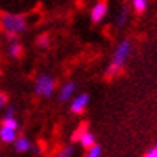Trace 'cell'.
Returning a JSON list of instances; mask_svg holds the SVG:
<instances>
[{
    "label": "cell",
    "instance_id": "cell-1",
    "mask_svg": "<svg viewBox=\"0 0 157 157\" xmlns=\"http://www.w3.org/2000/svg\"><path fill=\"white\" fill-rule=\"evenodd\" d=\"M0 26L6 32L11 42H18V35L26 32L27 21L23 15H15V13H2L0 15Z\"/></svg>",
    "mask_w": 157,
    "mask_h": 157
},
{
    "label": "cell",
    "instance_id": "cell-2",
    "mask_svg": "<svg viewBox=\"0 0 157 157\" xmlns=\"http://www.w3.org/2000/svg\"><path fill=\"white\" fill-rule=\"evenodd\" d=\"M132 50H133V45H132V42L128 40V39H124L122 42H119V45L116 47V50H114V53H112L111 64H109V67H108L106 75L112 77V75L119 74L120 71H122V67L125 66V63L128 59V56H130Z\"/></svg>",
    "mask_w": 157,
    "mask_h": 157
},
{
    "label": "cell",
    "instance_id": "cell-3",
    "mask_svg": "<svg viewBox=\"0 0 157 157\" xmlns=\"http://www.w3.org/2000/svg\"><path fill=\"white\" fill-rule=\"evenodd\" d=\"M56 90V80L53 75L50 74H40L37 78H35L34 83V91L35 95L40 98H52L53 93Z\"/></svg>",
    "mask_w": 157,
    "mask_h": 157
},
{
    "label": "cell",
    "instance_id": "cell-4",
    "mask_svg": "<svg viewBox=\"0 0 157 157\" xmlns=\"http://www.w3.org/2000/svg\"><path fill=\"white\" fill-rule=\"evenodd\" d=\"M108 13H109V5L106 0H98V2L91 6V10H90V19H91V23H101V21L108 16Z\"/></svg>",
    "mask_w": 157,
    "mask_h": 157
},
{
    "label": "cell",
    "instance_id": "cell-5",
    "mask_svg": "<svg viewBox=\"0 0 157 157\" xmlns=\"http://www.w3.org/2000/svg\"><path fill=\"white\" fill-rule=\"evenodd\" d=\"M90 103V95L88 93H80L72 98V101H71V112L72 114H82L85 109H87V106Z\"/></svg>",
    "mask_w": 157,
    "mask_h": 157
},
{
    "label": "cell",
    "instance_id": "cell-6",
    "mask_svg": "<svg viewBox=\"0 0 157 157\" xmlns=\"http://www.w3.org/2000/svg\"><path fill=\"white\" fill-rule=\"evenodd\" d=\"M74 91H75V82L72 80H67L66 83H63V87L58 91V99L61 103H67L71 98L74 96Z\"/></svg>",
    "mask_w": 157,
    "mask_h": 157
},
{
    "label": "cell",
    "instance_id": "cell-7",
    "mask_svg": "<svg viewBox=\"0 0 157 157\" xmlns=\"http://www.w3.org/2000/svg\"><path fill=\"white\" fill-rule=\"evenodd\" d=\"M77 140H78V143H80V146L82 147H85V149H90L91 146H95L96 144V138H95V135L91 133V132H88V130H78V133H77V136H75Z\"/></svg>",
    "mask_w": 157,
    "mask_h": 157
},
{
    "label": "cell",
    "instance_id": "cell-8",
    "mask_svg": "<svg viewBox=\"0 0 157 157\" xmlns=\"http://www.w3.org/2000/svg\"><path fill=\"white\" fill-rule=\"evenodd\" d=\"M13 144H15V151L19 152V154H24V152L32 151V143H31V140L27 138V136H18Z\"/></svg>",
    "mask_w": 157,
    "mask_h": 157
},
{
    "label": "cell",
    "instance_id": "cell-9",
    "mask_svg": "<svg viewBox=\"0 0 157 157\" xmlns=\"http://www.w3.org/2000/svg\"><path fill=\"white\" fill-rule=\"evenodd\" d=\"M16 138H18L16 130H10V128L0 127V140H2V143H5V144H10V143H15Z\"/></svg>",
    "mask_w": 157,
    "mask_h": 157
},
{
    "label": "cell",
    "instance_id": "cell-10",
    "mask_svg": "<svg viewBox=\"0 0 157 157\" xmlns=\"http://www.w3.org/2000/svg\"><path fill=\"white\" fill-rule=\"evenodd\" d=\"M128 18H130V10H128L127 5H124L122 10H120V13H119V16H117V19H116V26L117 27L125 26L128 23Z\"/></svg>",
    "mask_w": 157,
    "mask_h": 157
},
{
    "label": "cell",
    "instance_id": "cell-11",
    "mask_svg": "<svg viewBox=\"0 0 157 157\" xmlns=\"http://www.w3.org/2000/svg\"><path fill=\"white\" fill-rule=\"evenodd\" d=\"M8 55L13 59L21 58V55H23V45H21L19 42H11L10 47H8Z\"/></svg>",
    "mask_w": 157,
    "mask_h": 157
},
{
    "label": "cell",
    "instance_id": "cell-12",
    "mask_svg": "<svg viewBox=\"0 0 157 157\" xmlns=\"http://www.w3.org/2000/svg\"><path fill=\"white\" fill-rule=\"evenodd\" d=\"M2 127L10 128V130H16V132H18L19 122H18V119H16V117H3V119H2Z\"/></svg>",
    "mask_w": 157,
    "mask_h": 157
},
{
    "label": "cell",
    "instance_id": "cell-13",
    "mask_svg": "<svg viewBox=\"0 0 157 157\" xmlns=\"http://www.w3.org/2000/svg\"><path fill=\"white\" fill-rule=\"evenodd\" d=\"M132 6H133L135 13L143 15L147 10V0H132Z\"/></svg>",
    "mask_w": 157,
    "mask_h": 157
},
{
    "label": "cell",
    "instance_id": "cell-14",
    "mask_svg": "<svg viewBox=\"0 0 157 157\" xmlns=\"http://www.w3.org/2000/svg\"><path fill=\"white\" fill-rule=\"evenodd\" d=\"M35 44H37L39 48H44V50L48 48L50 44H52V40H50V35H48V34H42V35H39L37 40H35Z\"/></svg>",
    "mask_w": 157,
    "mask_h": 157
},
{
    "label": "cell",
    "instance_id": "cell-15",
    "mask_svg": "<svg viewBox=\"0 0 157 157\" xmlns=\"http://www.w3.org/2000/svg\"><path fill=\"white\" fill-rule=\"evenodd\" d=\"M101 152H103L101 146L95 144V146H91L90 149H87V154H85V157H101Z\"/></svg>",
    "mask_w": 157,
    "mask_h": 157
},
{
    "label": "cell",
    "instance_id": "cell-16",
    "mask_svg": "<svg viewBox=\"0 0 157 157\" xmlns=\"http://www.w3.org/2000/svg\"><path fill=\"white\" fill-rule=\"evenodd\" d=\"M74 155V146H64L63 149H59L58 154H56L55 157H72Z\"/></svg>",
    "mask_w": 157,
    "mask_h": 157
},
{
    "label": "cell",
    "instance_id": "cell-17",
    "mask_svg": "<svg viewBox=\"0 0 157 157\" xmlns=\"http://www.w3.org/2000/svg\"><path fill=\"white\" fill-rule=\"evenodd\" d=\"M143 157H157V144L152 146V147H149L147 151H146V154L143 155Z\"/></svg>",
    "mask_w": 157,
    "mask_h": 157
},
{
    "label": "cell",
    "instance_id": "cell-18",
    "mask_svg": "<svg viewBox=\"0 0 157 157\" xmlns=\"http://www.w3.org/2000/svg\"><path fill=\"white\" fill-rule=\"evenodd\" d=\"M6 104H8V96H6L3 91H0V109H3Z\"/></svg>",
    "mask_w": 157,
    "mask_h": 157
},
{
    "label": "cell",
    "instance_id": "cell-19",
    "mask_svg": "<svg viewBox=\"0 0 157 157\" xmlns=\"http://www.w3.org/2000/svg\"><path fill=\"white\" fill-rule=\"evenodd\" d=\"M15 114H16V108H15V106H6L5 117H15Z\"/></svg>",
    "mask_w": 157,
    "mask_h": 157
},
{
    "label": "cell",
    "instance_id": "cell-20",
    "mask_svg": "<svg viewBox=\"0 0 157 157\" xmlns=\"http://www.w3.org/2000/svg\"><path fill=\"white\" fill-rule=\"evenodd\" d=\"M0 74H2V69H0Z\"/></svg>",
    "mask_w": 157,
    "mask_h": 157
}]
</instances>
